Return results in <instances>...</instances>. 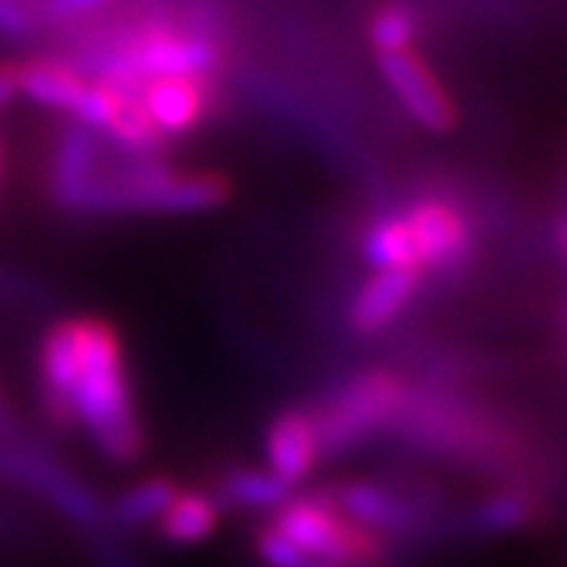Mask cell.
<instances>
[{
  "label": "cell",
  "instance_id": "23",
  "mask_svg": "<svg viewBox=\"0 0 567 567\" xmlns=\"http://www.w3.org/2000/svg\"><path fill=\"white\" fill-rule=\"evenodd\" d=\"M17 95H20V73H17V66L7 63V66H0V111Z\"/></svg>",
  "mask_w": 567,
  "mask_h": 567
},
{
  "label": "cell",
  "instance_id": "20",
  "mask_svg": "<svg viewBox=\"0 0 567 567\" xmlns=\"http://www.w3.org/2000/svg\"><path fill=\"white\" fill-rule=\"evenodd\" d=\"M252 551L265 567H312V558L284 529L275 527L271 520L256 529Z\"/></svg>",
  "mask_w": 567,
  "mask_h": 567
},
{
  "label": "cell",
  "instance_id": "3",
  "mask_svg": "<svg viewBox=\"0 0 567 567\" xmlns=\"http://www.w3.org/2000/svg\"><path fill=\"white\" fill-rule=\"evenodd\" d=\"M271 524L284 529L312 561L331 567L391 565V546L385 536L344 514L328 495V488L309 495H290L271 514Z\"/></svg>",
  "mask_w": 567,
  "mask_h": 567
},
{
  "label": "cell",
  "instance_id": "27",
  "mask_svg": "<svg viewBox=\"0 0 567 567\" xmlns=\"http://www.w3.org/2000/svg\"><path fill=\"white\" fill-rule=\"evenodd\" d=\"M0 413H3V401H0Z\"/></svg>",
  "mask_w": 567,
  "mask_h": 567
},
{
  "label": "cell",
  "instance_id": "25",
  "mask_svg": "<svg viewBox=\"0 0 567 567\" xmlns=\"http://www.w3.org/2000/svg\"><path fill=\"white\" fill-rule=\"evenodd\" d=\"M312 567H331V565H322V561H312Z\"/></svg>",
  "mask_w": 567,
  "mask_h": 567
},
{
  "label": "cell",
  "instance_id": "16",
  "mask_svg": "<svg viewBox=\"0 0 567 567\" xmlns=\"http://www.w3.org/2000/svg\"><path fill=\"white\" fill-rule=\"evenodd\" d=\"M177 483L167 476H148L136 486L123 488L117 498L107 502V520L111 529H140L145 524H158L164 511L177 498Z\"/></svg>",
  "mask_w": 567,
  "mask_h": 567
},
{
  "label": "cell",
  "instance_id": "26",
  "mask_svg": "<svg viewBox=\"0 0 567 567\" xmlns=\"http://www.w3.org/2000/svg\"><path fill=\"white\" fill-rule=\"evenodd\" d=\"M32 3H35V7H39V3H41V0H32Z\"/></svg>",
  "mask_w": 567,
  "mask_h": 567
},
{
  "label": "cell",
  "instance_id": "4",
  "mask_svg": "<svg viewBox=\"0 0 567 567\" xmlns=\"http://www.w3.org/2000/svg\"><path fill=\"white\" fill-rule=\"evenodd\" d=\"M0 480H10L13 486L41 498L82 533L92 536L114 533L107 520V502L102 495L89 483H82V476H76L73 470H66L54 454L13 432V423L0 432Z\"/></svg>",
  "mask_w": 567,
  "mask_h": 567
},
{
  "label": "cell",
  "instance_id": "24",
  "mask_svg": "<svg viewBox=\"0 0 567 567\" xmlns=\"http://www.w3.org/2000/svg\"><path fill=\"white\" fill-rule=\"evenodd\" d=\"M555 240H558V249L565 252V259H567V218H561L558 227H555Z\"/></svg>",
  "mask_w": 567,
  "mask_h": 567
},
{
  "label": "cell",
  "instance_id": "8",
  "mask_svg": "<svg viewBox=\"0 0 567 567\" xmlns=\"http://www.w3.org/2000/svg\"><path fill=\"white\" fill-rule=\"evenodd\" d=\"M404 218L413 230L425 271L454 268L470 256L473 227L457 205L445 203V199H420L406 208Z\"/></svg>",
  "mask_w": 567,
  "mask_h": 567
},
{
  "label": "cell",
  "instance_id": "19",
  "mask_svg": "<svg viewBox=\"0 0 567 567\" xmlns=\"http://www.w3.org/2000/svg\"><path fill=\"white\" fill-rule=\"evenodd\" d=\"M416 17L401 7V3H388L382 10L372 13L369 20V44L375 48V54H394V51H410L416 39Z\"/></svg>",
  "mask_w": 567,
  "mask_h": 567
},
{
  "label": "cell",
  "instance_id": "18",
  "mask_svg": "<svg viewBox=\"0 0 567 567\" xmlns=\"http://www.w3.org/2000/svg\"><path fill=\"white\" fill-rule=\"evenodd\" d=\"M107 136L117 142L123 152H130L136 158H158L162 148L167 145L162 130L145 114L140 95H123L121 111H117V117L111 123Z\"/></svg>",
  "mask_w": 567,
  "mask_h": 567
},
{
  "label": "cell",
  "instance_id": "9",
  "mask_svg": "<svg viewBox=\"0 0 567 567\" xmlns=\"http://www.w3.org/2000/svg\"><path fill=\"white\" fill-rule=\"evenodd\" d=\"M420 284H423V275H413V271H375L372 278H365L347 306L350 331L360 338L382 334L404 316Z\"/></svg>",
  "mask_w": 567,
  "mask_h": 567
},
{
  "label": "cell",
  "instance_id": "17",
  "mask_svg": "<svg viewBox=\"0 0 567 567\" xmlns=\"http://www.w3.org/2000/svg\"><path fill=\"white\" fill-rule=\"evenodd\" d=\"M543 514V502L527 488H498L473 511V527L483 533H517L533 527Z\"/></svg>",
  "mask_w": 567,
  "mask_h": 567
},
{
  "label": "cell",
  "instance_id": "2",
  "mask_svg": "<svg viewBox=\"0 0 567 567\" xmlns=\"http://www.w3.org/2000/svg\"><path fill=\"white\" fill-rule=\"evenodd\" d=\"M410 394V382L391 365H369L331 388L319 404H312L322 457L350 454L379 432L394 429Z\"/></svg>",
  "mask_w": 567,
  "mask_h": 567
},
{
  "label": "cell",
  "instance_id": "13",
  "mask_svg": "<svg viewBox=\"0 0 567 567\" xmlns=\"http://www.w3.org/2000/svg\"><path fill=\"white\" fill-rule=\"evenodd\" d=\"M17 73H20V95L41 107H54V111H66V114H76L82 95L89 89V80L76 66L51 61V58L22 63L17 66Z\"/></svg>",
  "mask_w": 567,
  "mask_h": 567
},
{
  "label": "cell",
  "instance_id": "5",
  "mask_svg": "<svg viewBox=\"0 0 567 567\" xmlns=\"http://www.w3.org/2000/svg\"><path fill=\"white\" fill-rule=\"evenodd\" d=\"M221 66V48L196 32H171L152 25L126 44L104 70L102 82L121 89L126 95H140L142 82L162 76H193L205 80Z\"/></svg>",
  "mask_w": 567,
  "mask_h": 567
},
{
  "label": "cell",
  "instance_id": "10",
  "mask_svg": "<svg viewBox=\"0 0 567 567\" xmlns=\"http://www.w3.org/2000/svg\"><path fill=\"white\" fill-rule=\"evenodd\" d=\"M140 102L152 123L162 130L164 140H177L203 123L208 111V89L205 80L193 76H162L142 82Z\"/></svg>",
  "mask_w": 567,
  "mask_h": 567
},
{
  "label": "cell",
  "instance_id": "7",
  "mask_svg": "<svg viewBox=\"0 0 567 567\" xmlns=\"http://www.w3.org/2000/svg\"><path fill=\"white\" fill-rule=\"evenodd\" d=\"M268 470L287 486H300L322 464V439L312 406H287L265 429Z\"/></svg>",
  "mask_w": 567,
  "mask_h": 567
},
{
  "label": "cell",
  "instance_id": "12",
  "mask_svg": "<svg viewBox=\"0 0 567 567\" xmlns=\"http://www.w3.org/2000/svg\"><path fill=\"white\" fill-rule=\"evenodd\" d=\"M212 495L218 498L221 507L275 514L293 495V488L278 480L268 466H230L218 476Z\"/></svg>",
  "mask_w": 567,
  "mask_h": 567
},
{
  "label": "cell",
  "instance_id": "6",
  "mask_svg": "<svg viewBox=\"0 0 567 567\" xmlns=\"http://www.w3.org/2000/svg\"><path fill=\"white\" fill-rule=\"evenodd\" d=\"M379 73L406 114L432 133H451L457 126V104L435 76V70L410 48L379 58Z\"/></svg>",
  "mask_w": 567,
  "mask_h": 567
},
{
  "label": "cell",
  "instance_id": "14",
  "mask_svg": "<svg viewBox=\"0 0 567 567\" xmlns=\"http://www.w3.org/2000/svg\"><path fill=\"white\" fill-rule=\"evenodd\" d=\"M365 262L375 271H413L425 275L420 249L404 215H382L365 227L363 237Z\"/></svg>",
  "mask_w": 567,
  "mask_h": 567
},
{
  "label": "cell",
  "instance_id": "15",
  "mask_svg": "<svg viewBox=\"0 0 567 567\" xmlns=\"http://www.w3.org/2000/svg\"><path fill=\"white\" fill-rule=\"evenodd\" d=\"M221 511L218 498L212 492H177V498L164 511L158 520V529L167 543L174 546H196L208 539L218 524H221Z\"/></svg>",
  "mask_w": 567,
  "mask_h": 567
},
{
  "label": "cell",
  "instance_id": "22",
  "mask_svg": "<svg viewBox=\"0 0 567 567\" xmlns=\"http://www.w3.org/2000/svg\"><path fill=\"white\" fill-rule=\"evenodd\" d=\"M107 3H111V0H41L39 13L41 20L70 22L82 20V17H89V13H99Z\"/></svg>",
  "mask_w": 567,
  "mask_h": 567
},
{
  "label": "cell",
  "instance_id": "1",
  "mask_svg": "<svg viewBox=\"0 0 567 567\" xmlns=\"http://www.w3.org/2000/svg\"><path fill=\"white\" fill-rule=\"evenodd\" d=\"M80 375L73 388L76 425L111 464H133L145 451V429L126 379L117 331L102 319H70Z\"/></svg>",
  "mask_w": 567,
  "mask_h": 567
},
{
  "label": "cell",
  "instance_id": "21",
  "mask_svg": "<svg viewBox=\"0 0 567 567\" xmlns=\"http://www.w3.org/2000/svg\"><path fill=\"white\" fill-rule=\"evenodd\" d=\"M41 22L39 7L32 0H0V32L3 35H29Z\"/></svg>",
  "mask_w": 567,
  "mask_h": 567
},
{
  "label": "cell",
  "instance_id": "11",
  "mask_svg": "<svg viewBox=\"0 0 567 567\" xmlns=\"http://www.w3.org/2000/svg\"><path fill=\"white\" fill-rule=\"evenodd\" d=\"M328 495L344 514H350L353 520H360L369 529L382 533L385 539L391 533H406L416 524V505L382 483H369V480L341 483L338 488H328Z\"/></svg>",
  "mask_w": 567,
  "mask_h": 567
}]
</instances>
